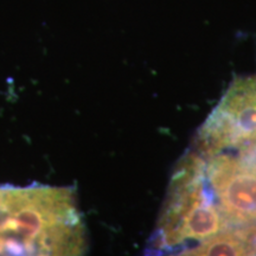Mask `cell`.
<instances>
[{"instance_id": "3957f363", "label": "cell", "mask_w": 256, "mask_h": 256, "mask_svg": "<svg viewBox=\"0 0 256 256\" xmlns=\"http://www.w3.org/2000/svg\"><path fill=\"white\" fill-rule=\"evenodd\" d=\"M196 138L256 147V72L230 83Z\"/></svg>"}, {"instance_id": "277c9868", "label": "cell", "mask_w": 256, "mask_h": 256, "mask_svg": "<svg viewBox=\"0 0 256 256\" xmlns=\"http://www.w3.org/2000/svg\"><path fill=\"white\" fill-rule=\"evenodd\" d=\"M0 254L4 255V247H2V238H0Z\"/></svg>"}, {"instance_id": "6da1fadb", "label": "cell", "mask_w": 256, "mask_h": 256, "mask_svg": "<svg viewBox=\"0 0 256 256\" xmlns=\"http://www.w3.org/2000/svg\"><path fill=\"white\" fill-rule=\"evenodd\" d=\"M147 252L256 255V156L192 144L176 165Z\"/></svg>"}, {"instance_id": "7a4b0ae2", "label": "cell", "mask_w": 256, "mask_h": 256, "mask_svg": "<svg viewBox=\"0 0 256 256\" xmlns=\"http://www.w3.org/2000/svg\"><path fill=\"white\" fill-rule=\"evenodd\" d=\"M4 254L82 255L87 232L74 188L0 186Z\"/></svg>"}]
</instances>
